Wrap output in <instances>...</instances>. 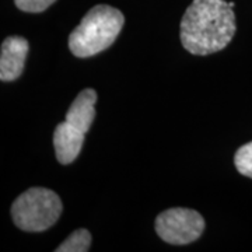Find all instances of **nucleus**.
<instances>
[{
  "instance_id": "nucleus-1",
  "label": "nucleus",
  "mask_w": 252,
  "mask_h": 252,
  "mask_svg": "<svg viewBox=\"0 0 252 252\" xmlns=\"http://www.w3.org/2000/svg\"><path fill=\"white\" fill-rule=\"evenodd\" d=\"M234 34V11L224 0H193L181 21L182 46L199 56L224 49Z\"/></svg>"
},
{
  "instance_id": "nucleus-2",
  "label": "nucleus",
  "mask_w": 252,
  "mask_h": 252,
  "mask_svg": "<svg viewBox=\"0 0 252 252\" xmlns=\"http://www.w3.org/2000/svg\"><path fill=\"white\" fill-rule=\"evenodd\" d=\"M125 17L115 7L98 4L83 17L69 36V49L77 58H90L114 44Z\"/></svg>"
},
{
  "instance_id": "nucleus-3",
  "label": "nucleus",
  "mask_w": 252,
  "mask_h": 252,
  "mask_svg": "<svg viewBox=\"0 0 252 252\" xmlns=\"http://www.w3.org/2000/svg\"><path fill=\"white\" fill-rule=\"evenodd\" d=\"M62 209V200L54 190L31 188L14 200L11 217L18 228L30 233H39L58 221Z\"/></svg>"
},
{
  "instance_id": "nucleus-4",
  "label": "nucleus",
  "mask_w": 252,
  "mask_h": 252,
  "mask_svg": "<svg viewBox=\"0 0 252 252\" xmlns=\"http://www.w3.org/2000/svg\"><path fill=\"white\" fill-rule=\"evenodd\" d=\"M156 233L162 241L185 245L196 241L205 230V219L198 212L174 207L160 213L156 219Z\"/></svg>"
},
{
  "instance_id": "nucleus-5",
  "label": "nucleus",
  "mask_w": 252,
  "mask_h": 252,
  "mask_svg": "<svg viewBox=\"0 0 252 252\" xmlns=\"http://www.w3.org/2000/svg\"><path fill=\"white\" fill-rule=\"evenodd\" d=\"M28 49V41L23 36H9L3 41L0 52V80L13 81L21 76Z\"/></svg>"
},
{
  "instance_id": "nucleus-6",
  "label": "nucleus",
  "mask_w": 252,
  "mask_h": 252,
  "mask_svg": "<svg viewBox=\"0 0 252 252\" xmlns=\"http://www.w3.org/2000/svg\"><path fill=\"white\" fill-rule=\"evenodd\" d=\"M84 135L86 133H83L66 121L56 126L54 133V146L58 161L63 165L74 161L84 143Z\"/></svg>"
},
{
  "instance_id": "nucleus-7",
  "label": "nucleus",
  "mask_w": 252,
  "mask_h": 252,
  "mask_svg": "<svg viewBox=\"0 0 252 252\" xmlns=\"http://www.w3.org/2000/svg\"><path fill=\"white\" fill-rule=\"evenodd\" d=\"M95 102H97L95 90L93 89L83 90L73 101L70 108L67 109L64 121L77 127L83 133H87L95 118Z\"/></svg>"
},
{
  "instance_id": "nucleus-8",
  "label": "nucleus",
  "mask_w": 252,
  "mask_h": 252,
  "mask_svg": "<svg viewBox=\"0 0 252 252\" xmlns=\"http://www.w3.org/2000/svg\"><path fill=\"white\" fill-rule=\"evenodd\" d=\"M91 234L86 228H79L69 235L55 251L56 252H87L90 250Z\"/></svg>"
},
{
  "instance_id": "nucleus-9",
  "label": "nucleus",
  "mask_w": 252,
  "mask_h": 252,
  "mask_svg": "<svg viewBox=\"0 0 252 252\" xmlns=\"http://www.w3.org/2000/svg\"><path fill=\"white\" fill-rule=\"evenodd\" d=\"M235 168L240 174L252 178V142L241 146L234 156Z\"/></svg>"
},
{
  "instance_id": "nucleus-10",
  "label": "nucleus",
  "mask_w": 252,
  "mask_h": 252,
  "mask_svg": "<svg viewBox=\"0 0 252 252\" xmlns=\"http://www.w3.org/2000/svg\"><path fill=\"white\" fill-rule=\"evenodd\" d=\"M56 0H14L18 9L27 13H41L45 11Z\"/></svg>"
}]
</instances>
